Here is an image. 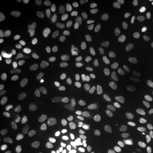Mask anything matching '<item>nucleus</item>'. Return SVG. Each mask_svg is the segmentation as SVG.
Segmentation results:
<instances>
[{"label":"nucleus","mask_w":153,"mask_h":153,"mask_svg":"<svg viewBox=\"0 0 153 153\" xmlns=\"http://www.w3.org/2000/svg\"><path fill=\"white\" fill-rule=\"evenodd\" d=\"M13 132H15V131L11 128H7L4 129V131L3 132V137L5 140L8 137V136L10 135L11 133H12Z\"/></svg>","instance_id":"32"},{"label":"nucleus","mask_w":153,"mask_h":153,"mask_svg":"<svg viewBox=\"0 0 153 153\" xmlns=\"http://www.w3.org/2000/svg\"><path fill=\"white\" fill-rule=\"evenodd\" d=\"M114 123L118 132H120V133H124V132L127 131V122H126V118H124L123 116H118V117L115 119Z\"/></svg>","instance_id":"19"},{"label":"nucleus","mask_w":153,"mask_h":153,"mask_svg":"<svg viewBox=\"0 0 153 153\" xmlns=\"http://www.w3.org/2000/svg\"><path fill=\"white\" fill-rule=\"evenodd\" d=\"M11 90V84L5 75H0V91L3 94H8Z\"/></svg>","instance_id":"22"},{"label":"nucleus","mask_w":153,"mask_h":153,"mask_svg":"<svg viewBox=\"0 0 153 153\" xmlns=\"http://www.w3.org/2000/svg\"><path fill=\"white\" fill-rule=\"evenodd\" d=\"M28 133L31 137H37L40 134V127L38 124L32 123L29 126Z\"/></svg>","instance_id":"27"},{"label":"nucleus","mask_w":153,"mask_h":153,"mask_svg":"<svg viewBox=\"0 0 153 153\" xmlns=\"http://www.w3.org/2000/svg\"><path fill=\"white\" fill-rule=\"evenodd\" d=\"M140 24V18L136 9H132L127 17V24L131 30H135Z\"/></svg>","instance_id":"10"},{"label":"nucleus","mask_w":153,"mask_h":153,"mask_svg":"<svg viewBox=\"0 0 153 153\" xmlns=\"http://www.w3.org/2000/svg\"><path fill=\"white\" fill-rule=\"evenodd\" d=\"M0 150H1V152L4 151V145L3 140L1 138H0Z\"/></svg>","instance_id":"35"},{"label":"nucleus","mask_w":153,"mask_h":153,"mask_svg":"<svg viewBox=\"0 0 153 153\" xmlns=\"http://www.w3.org/2000/svg\"><path fill=\"white\" fill-rule=\"evenodd\" d=\"M74 1L73 0H58L57 4L61 9H68L72 5Z\"/></svg>","instance_id":"28"},{"label":"nucleus","mask_w":153,"mask_h":153,"mask_svg":"<svg viewBox=\"0 0 153 153\" xmlns=\"http://www.w3.org/2000/svg\"><path fill=\"white\" fill-rule=\"evenodd\" d=\"M42 3H43V4L48 6L53 4L54 3V1H53V0H43V1H42Z\"/></svg>","instance_id":"33"},{"label":"nucleus","mask_w":153,"mask_h":153,"mask_svg":"<svg viewBox=\"0 0 153 153\" xmlns=\"http://www.w3.org/2000/svg\"><path fill=\"white\" fill-rule=\"evenodd\" d=\"M58 137L56 135L52 133H48L44 135L43 141H42V144L44 146L45 145H55L58 143Z\"/></svg>","instance_id":"20"},{"label":"nucleus","mask_w":153,"mask_h":153,"mask_svg":"<svg viewBox=\"0 0 153 153\" xmlns=\"http://www.w3.org/2000/svg\"><path fill=\"white\" fill-rule=\"evenodd\" d=\"M70 79L75 84L74 89L77 92H79L85 89L87 85L88 76L85 73H71Z\"/></svg>","instance_id":"4"},{"label":"nucleus","mask_w":153,"mask_h":153,"mask_svg":"<svg viewBox=\"0 0 153 153\" xmlns=\"http://www.w3.org/2000/svg\"><path fill=\"white\" fill-rule=\"evenodd\" d=\"M152 148H153V141H152Z\"/></svg>","instance_id":"38"},{"label":"nucleus","mask_w":153,"mask_h":153,"mask_svg":"<svg viewBox=\"0 0 153 153\" xmlns=\"http://www.w3.org/2000/svg\"><path fill=\"white\" fill-rule=\"evenodd\" d=\"M58 128L63 133L72 135L77 131L78 125L73 120H62L59 122Z\"/></svg>","instance_id":"9"},{"label":"nucleus","mask_w":153,"mask_h":153,"mask_svg":"<svg viewBox=\"0 0 153 153\" xmlns=\"http://www.w3.org/2000/svg\"><path fill=\"white\" fill-rule=\"evenodd\" d=\"M91 37L97 44L108 45L110 44V36L106 30L101 28H95L91 30Z\"/></svg>","instance_id":"3"},{"label":"nucleus","mask_w":153,"mask_h":153,"mask_svg":"<svg viewBox=\"0 0 153 153\" xmlns=\"http://www.w3.org/2000/svg\"><path fill=\"white\" fill-rule=\"evenodd\" d=\"M90 9L95 14H99L102 11L104 7V0H89L88 1Z\"/></svg>","instance_id":"18"},{"label":"nucleus","mask_w":153,"mask_h":153,"mask_svg":"<svg viewBox=\"0 0 153 153\" xmlns=\"http://www.w3.org/2000/svg\"><path fill=\"white\" fill-rule=\"evenodd\" d=\"M147 27H148V31L150 32V34L153 35V14L148 19L147 21Z\"/></svg>","instance_id":"29"},{"label":"nucleus","mask_w":153,"mask_h":153,"mask_svg":"<svg viewBox=\"0 0 153 153\" xmlns=\"http://www.w3.org/2000/svg\"><path fill=\"white\" fill-rule=\"evenodd\" d=\"M26 35L30 39L38 42L45 43L52 37V32L45 28H34L27 30Z\"/></svg>","instance_id":"2"},{"label":"nucleus","mask_w":153,"mask_h":153,"mask_svg":"<svg viewBox=\"0 0 153 153\" xmlns=\"http://www.w3.org/2000/svg\"><path fill=\"white\" fill-rule=\"evenodd\" d=\"M148 79L146 76H140L133 82L130 88V92L133 95H138L146 89Z\"/></svg>","instance_id":"5"},{"label":"nucleus","mask_w":153,"mask_h":153,"mask_svg":"<svg viewBox=\"0 0 153 153\" xmlns=\"http://www.w3.org/2000/svg\"><path fill=\"white\" fill-rule=\"evenodd\" d=\"M40 119L45 122H51L54 120V115L49 111H42L39 113Z\"/></svg>","instance_id":"25"},{"label":"nucleus","mask_w":153,"mask_h":153,"mask_svg":"<svg viewBox=\"0 0 153 153\" xmlns=\"http://www.w3.org/2000/svg\"><path fill=\"white\" fill-rule=\"evenodd\" d=\"M9 104V100L7 97H1L0 98V108H3L8 106Z\"/></svg>","instance_id":"31"},{"label":"nucleus","mask_w":153,"mask_h":153,"mask_svg":"<svg viewBox=\"0 0 153 153\" xmlns=\"http://www.w3.org/2000/svg\"><path fill=\"white\" fill-rule=\"evenodd\" d=\"M143 46V40L139 36H135L133 41L130 44L129 51L133 56H136L140 53Z\"/></svg>","instance_id":"13"},{"label":"nucleus","mask_w":153,"mask_h":153,"mask_svg":"<svg viewBox=\"0 0 153 153\" xmlns=\"http://www.w3.org/2000/svg\"><path fill=\"white\" fill-rule=\"evenodd\" d=\"M51 94V91L49 88L48 87H41L38 90H37L35 97L38 100H43V99L48 97Z\"/></svg>","instance_id":"23"},{"label":"nucleus","mask_w":153,"mask_h":153,"mask_svg":"<svg viewBox=\"0 0 153 153\" xmlns=\"http://www.w3.org/2000/svg\"><path fill=\"white\" fill-rule=\"evenodd\" d=\"M145 119L144 116L141 114H138L135 116L131 120V126L132 129L134 131H141L145 126Z\"/></svg>","instance_id":"14"},{"label":"nucleus","mask_w":153,"mask_h":153,"mask_svg":"<svg viewBox=\"0 0 153 153\" xmlns=\"http://www.w3.org/2000/svg\"><path fill=\"white\" fill-rule=\"evenodd\" d=\"M140 145L136 142H130L123 145L122 151L123 153H136L140 150Z\"/></svg>","instance_id":"21"},{"label":"nucleus","mask_w":153,"mask_h":153,"mask_svg":"<svg viewBox=\"0 0 153 153\" xmlns=\"http://www.w3.org/2000/svg\"><path fill=\"white\" fill-rule=\"evenodd\" d=\"M14 153H29V149L27 146H18L14 149Z\"/></svg>","instance_id":"30"},{"label":"nucleus","mask_w":153,"mask_h":153,"mask_svg":"<svg viewBox=\"0 0 153 153\" xmlns=\"http://www.w3.org/2000/svg\"><path fill=\"white\" fill-rule=\"evenodd\" d=\"M28 79L24 75L16 76L11 82V90L14 92H19L24 90L27 87Z\"/></svg>","instance_id":"7"},{"label":"nucleus","mask_w":153,"mask_h":153,"mask_svg":"<svg viewBox=\"0 0 153 153\" xmlns=\"http://www.w3.org/2000/svg\"><path fill=\"white\" fill-rule=\"evenodd\" d=\"M116 35H117L118 42L120 45H124L127 43V30L126 26L123 22H118L116 26Z\"/></svg>","instance_id":"11"},{"label":"nucleus","mask_w":153,"mask_h":153,"mask_svg":"<svg viewBox=\"0 0 153 153\" xmlns=\"http://www.w3.org/2000/svg\"><path fill=\"white\" fill-rule=\"evenodd\" d=\"M126 81V74L120 70H115L108 78V87L112 94H118Z\"/></svg>","instance_id":"1"},{"label":"nucleus","mask_w":153,"mask_h":153,"mask_svg":"<svg viewBox=\"0 0 153 153\" xmlns=\"http://www.w3.org/2000/svg\"><path fill=\"white\" fill-rule=\"evenodd\" d=\"M148 99H149V101H150V102L153 104V90H152L150 93H149Z\"/></svg>","instance_id":"34"},{"label":"nucleus","mask_w":153,"mask_h":153,"mask_svg":"<svg viewBox=\"0 0 153 153\" xmlns=\"http://www.w3.org/2000/svg\"><path fill=\"white\" fill-rule=\"evenodd\" d=\"M13 47V41L4 30L0 31V53L4 54L10 51Z\"/></svg>","instance_id":"8"},{"label":"nucleus","mask_w":153,"mask_h":153,"mask_svg":"<svg viewBox=\"0 0 153 153\" xmlns=\"http://www.w3.org/2000/svg\"><path fill=\"white\" fill-rule=\"evenodd\" d=\"M48 153H62V151H60V150H55L51 151V152H49Z\"/></svg>","instance_id":"36"},{"label":"nucleus","mask_w":153,"mask_h":153,"mask_svg":"<svg viewBox=\"0 0 153 153\" xmlns=\"http://www.w3.org/2000/svg\"><path fill=\"white\" fill-rule=\"evenodd\" d=\"M106 153H114V152H107Z\"/></svg>","instance_id":"37"},{"label":"nucleus","mask_w":153,"mask_h":153,"mask_svg":"<svg viewBox=\"0 0 153 153\" xmlns=\"http://www.w3.org/2000/svg\"><path fill=\"white\" fill-rule=\"evenodd\" d=\"M109 10L114 14L121 16L126 13L128 10V6L123 1H115L111 4Z\"/></svg>","instance_id":"12"},{"label":"nucleus","mask_w":153,"mask_h":153,"mask_svg":"<svg viewBox=\"0 0 153 153\" xmlns=\"http://www.w3.org/2000/svg\"><path fill=\"white\" fill-rule=\"evenodd\" d=\"M78 63V69H79V73H85L87 74V72L89 71V68L91 65L90 59L88 57H82L79 59Z\"/></svg>","instance_id":"16"},{"label":"nucleus","mask_w":153,"mask_h":153,"mask_svg":"<svg viewBox=\"0 0 153 153\" xmlns=\"http://www.w3.org/2000/svg\"><path fill=\"white\" fill-rule=\"evenodd\" d=\"M140 62L143 68L148 69L149 70L153 72V58L148 57H142Z\"/></svg>","instance_id":"26"},{"label":"nucleus","mask_w":153,"mask_h":153,"mask_svg":"<svg viewBox=\"0 0 153 153\" xmlns=\"http://www.w3.org/2000/svg\"><path fill=\"white\" fill-rule=\"evenodd\" d=\"M48 107L51 108L53 111H54L56 114H60L64 111L65 108L62 104L60 102L57 101H51L48 103Z\"/></svg>","instance_id":"24"},{"label":"nucleus","mask_w":153,"mask_h":153,"mask_svg":"<svg viewBox=\"0 0 153 153\" xmlns=\"http://www.w3.org/2000/svg\"><path fill=\"white\" fill-rule=\"evenodd\" d=\"M30 138H31V136H30V134L28 133L24 135H18L16 132H13L6 139V141L11 145H22L29 142Z\"/></svg>","instance_id":"6"},{"label":"nucleus","mask_w":153,"mask_h":153,"mask_svg":"<svg viewBox=\"0 0 153 153\" xmlns=\"http://www.w3.org/2000/svg\"><path fill=\"white\" fill-rule=\"evenodd\" d=\"M80 140L86 146L90 148H95L98 145V142L94 137L88 133H83L80 135Z\"/></svg>","instance_id":"17"},{"label":"nucleus","mask_w":153,"mask_h":153,"mask_svg":"<svg viewBox=\"0 0 153 153\" xmlns=\"http://www.w3.org/2000/svg\"><path fill=\"white\" fill-rule=\"evenodd\" d=\"M94 104V101L93 97L91 95H87L80 101L79 107L82 111H88L92 108Z\"/></svg>","instance_id":"15"}]
</instances>
